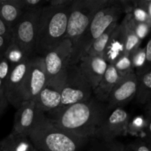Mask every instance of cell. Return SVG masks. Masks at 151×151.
<instances>
[{
    "mask_svg": "<svg viewBox=\"0 0 151 151\" xmlns=\"http://www.w3.org/2000/svg\"><path fill=\"white\" fill-rule=\"evenodd\" d=\"M106 103L91 97L58 112L48 113L47 119L55 126L82 138H94L97 128L108 114Z\"/></svg>",
    "mask_w": 151,
    "mask_h": 151,
    "instance_id": "cell-1",
    "label": "cell"
},
{
    "mask_svg": "<svg viewBox=\"0 0 151 151\" xmlns=\"http://www.w3.org/2000/svg\"><path fill=\"white\" fill-rule=\"evenodd\" d=\"M70 7L56 9L44 6L37 21L35 55H45L66 37Z\"/></svg>",
    "mask_w": 151,
    "mask_h": 151,
    "instance_id": "cell-2",
    "label": "cell"
},
{
    "mask_svg": "<svg viewBox=\"0 0 151 151\" xmlns=\"http://www.w3.org/2000/svg\"><path fill=\"white\" fill-rule=\"evenodd\" d=\"M28 138L38 151H81L90 140L60 129L47 116L32 130Z\"/></svg>",
    "mask_w": 151,
    "mask_h": 151,
    "instance_id": "cell-3",
    "label": "cell"
},
{
    "mask_svg": "<svg viewBox=\"0 0 151 151\" xmlns=\"http://www.w3.org/2000/svg\"><path fill=\"white\" fill-rule=\"evenodd\" d=\"M123 13L118 0L97 12L93 20L72 46L69 65H76L80 59L87 54L94 41L113 23L117 22Z\"/></svg>",
    "mask_w": 151,
    "mask_h": 151,
    "instance_id": "cell-4",
    "label": "cell"
},
{
    "mask_svg": "<svg viewBox=\"0 0 151 151\" xmlns=\"http://www.w3.org/2000/svg\"><path fill=\"white\" fill-rule=\"evenodd\" d=\"M115 0H75L69 9L65 38L75 44L93 20L97 12L111 5Z\"/></svg>",
    "mask_w": 151,
    "mask_h": 151,
    "instance_id": "cell-5",
    "label": "cell"
},
{
    "mask_svg": "<svg viewBox=\"0 0 151 151\" xmlns=\"http://www.w3.org/2000/svg\"><path fill=\"white\" fill-rule=\"evenodd\" d=\"M91 97L92 88L78 65H69L64 74L60 104L52 112L60 111L73 104L86 101Z\"/></svg>",
    "mask_w": 151,
    "mask_h": 151,
    "instance_id": "cell-6",
    "label": "cell"
},
{
    "mask_svg": "<svg viewBox=\"0 0 151 151\" xmlns=\"http://www.w3.org/2000/svg\"><path fill=\"white\" fill-rule=\"evenodd\" d=\"M41 9L24 11L20 20L13 28V41L29 59L35 55L37 21Z\"/></svg>",
    "mask_w": 151,
    "mask_h": 151,
    "instance_id": "cell-7",
    "label": "cell"
},
{
    "mask_svg": "<svg viewBox=\"0 0 151 151\" xmlns=\"http://www.w3.org/2000/svg\"><path fill=\"white\" fill-rule=\"evenodd\" d=\"M72 52V44L64 38L60 44L43 56L47 75V83L61 82Z\"/></svg>",
    "mask_w": 151,
    "mask_h": 151,
    "instance_id": "cell-8",
    "label": "cell"
},
{
    "mask_svg": "<svg viewBox=\"0 0 151 151\" xmlns=\"http://www.w3.org/2000/svg\"><path fill=\"white\" fill-rule=\"evenodd\" d=\"M47 83L44 58L35 55L29 59L23 84V101L34 100Z\"/></svg>",
    "mask_w": 151,
    "mask_h": 151,
    "instance_id": "cell-9",
    "label": "cell"
},
{
    "mask_svg": "<svg viewBox=\"0 0 151 151\" xmlns=\"http://www.w3.org/2000/svg\"><path fill=\"white\" fill-rule=\"evenodd\" d=\"M130 120L128 112L122 107L111 109L97 128L94 138L103 140H114L116 137L127 134Z\"/></svg>",
    "mask_w": 151,
    "mask_h": 151,
    "instance_id": "cell-10",
    "label": "cell"
},
{
    "mask_svg": "<svg viewBox=\"0 0 151 151\" xmlns=\"http://www.w3.org/2000/svg\"><path fill=\"white\" fill-rule=\"evenodd\" d=\"M46 119V114L32 100L24 101L17 109L12 132L29 137L32 130Z\"/></svg>",
    "mask_w": 151,
    "mask_h": 151,
    "instance_id": "cell-11",
    "label": "cell"
},
{
    "mask_svg": "<svg viewBox=\"0 0 151 151\" xmlns=\"http://www.w3.org/2000/svg\"><path fill=\"white\" fill-rule=\"evenodd\" d=\"M29 60H25L10 69L4 88V94L9 103L16 109L23 103V84Z\"/></svg>",
    "mask_w": 151,
    "mask_h": 151,
    "instance_id": "cell-12",
    "label": "cell"
},
{
    "mask_svg": "<svg viewBox=\"0 0 151 151\" xmlns=\"http://www.w3.org/2000/svg\"><path fill=\"white\" fill-rule=\"evenodd\" d=\"M137 86V77L135 72L121 78L115 85L108 98L107 105L109 109L122 107L135 97Z\"/></svg>",
    "mask_w": 151,
    "mask_h": 151,
    "instance_id": "cell-13",
    "label": "cell"
},
{
    "mask_svg": "<svg viewBox=\"0 0 151 151\" xmlns=\"http://www.w3.org/2000/svg\"><path fill=\"white\" fill-rule=\"evenodd\" d=\"M78 65L93 91L103 78L109 63L103 56L86 55L80 59Z\"/></svg>",
    "mask_w": 151,
    "mask_h": 151,
    "instance_id": "cell-14",
    "label": "cell"
},
{
    "mask_svg": "<svg viewBox=\"0 0 151 151\" xmlns=\"http://www.w3.org/2000/svg\"><path fill=\"white\" fill-rule=\"evenodd\" d=\"M63 81L47 83L34 100L37 107L43 113H50L59 107L61 101V89Z\"/></svg>",
    "mask_w": 151,
    "mask_h": 151,
    "instance_id": "cell-15",
    "label": "cell"
},
{
    "mask_svg": "<svg viewBox=\"0 0 151 151\" xmlns=\"http://www.w3.org/2000/svg\"><path fill=\"white\" fill-rule=\"evenodd\" d=\"M120 79L121 77L117 73L114 65L109 63L103 78L92 91L96 100L103 103H107L109 94Z\"/></svg>",
    "mask_w": 151,
    "mask_h": 151,
    "instance_id": "cell-16",
    "label": "cell"
},
{
    "mask_svg": "<svg viewBox=\"0 0 151 151\" xmlns=\"http://www.w3.org/2000/svg\"><path fill=\"white\" fill-rule=\"evenodd\" d=\"M124 50L125 38L123 29L121 24H118L106 45L103 57L108 63L113 64L116 59L124 54Z\"/></svg>",
    "mask_w": 151,
    "mask_h": 151,
    "instance_id": "cell-17",
    "label": "cell"
},
{
    "mask_svg": "<svg viewBox=\"0 0 151 151\" xmlns=\"http://www.w3.org/2000/svg\"><path fill=\"white\" fill-rule=\"evenodd\" d=\"M125 38V50L124 55H130L137 49L140 47L142 41L136 35L131 23V16L130 13L125 15V18L121 22Z\"/></svg>",
    "mask_w": 151,
    "mask_h": 151,
    "instance_id": "cell-18",
    "label": "cell"
},
{
    "mask_svg": "<svg viewBox=\"0 0 151 151\" xmlns=\"http://www.w3.org/2000/svg\"><path fill=\"white\" fill-rule=\"evenodd\" d=\"M24 11L15 5L12 0H0V18L13 29Z\"/></svg>",
    "mask_w": 151,
    "mask_h": 151,
    "instance_id": "cell-19",
    "label": "cell"
},
{
    "mask_svg": "<svg viewBox=\"0 0 151 151\" xmlns=\"http://www.w3.org/2000/svg\"><path fill=\"white\" fill-rule=\"evenodd\" d=\"M137 86L135 98L137 103L146 105L150 103L151 97V70L137 75Z\"/></svg>",
    "mask_w": 151,
    "mask_h": 151,
    "instance_id": "cell-20",
    "label": "cell"
},
{
    "mask_svg": "<svg viewBox=\"0 0 151 151\" xmlns=\"http://www.w3.org/2000/svg\"><path fill=\"white\" fill-rule=\"evenodd\" d=\"M118 25V22H115L111 24L95 41L93 42L89 50L87 52L88 55L103 56L106 45L111 36L112 33Z\"/></svg>",
    "mask_w": 151,
    "mask_h": 151,
    "instance_id": "cell-21",
    "label": "cell"
},
{
    "mask_svg": "<svg viewBox=\"0 0 151 151\" xmlns=\"http://www.w3.org/2000/svg\"><path fill=\"white\" fill-rule=\"evenodd\" d=\"M129 57L131 59L133 69L134 71H136L134 72L136 75H141L143 72L151 70V65H149L146 62L145 47L144 48L139 47L130 55Z\"/></svg>",
    "mask_w": 151,
    "mask_h": 151,
    "instance_id": "cell-22",
    "label": "cell"
},
{
    "mask_svg": "<svg viewBox=\"0 0 151 151\" xmlns=\"http://www.w3.org/2000/svg\"><path fill=\"white\" fill-rule=\"evenodd\" d=\"M88 151H125V146L117 140H103L92 138Z\"/></svg>",
    "mask_w": 151,
    "mask_h": 151,
    "instance_id": "cell-23",
    "label": "cell"
},
{
    "mask_svg": "<svg viewBox=\"0 0 151 151\" xmlns=\"http://www.w3.org/2000/svg\"><path fill=\"white\" fill-rule=\"evenodd\" d=\"M4 57L8 61L11 68L22 63V62L25 61V60H29L27 57L23 50L13 41V39H12L11 42L9 44L7 50H6Z\"/></svg>",
    "mask_w": 151,
    "mask_h": 151,
    "instance_id": "cell-24",
    "label": "cell"
},
{
    "mask_svg": "<svg viewBox=\"0 0 151 151\" xmlns=\"http://www.w3.org/2000/svg\"><path fill=\"white\" fill-rule=\"evenodd\" d=\"M113 65L121 78H123V77L129 75L131 72H134L129 55L123 54L115 60Z\"/></svg>",
    "mask_w": 151,
    "mask_h": 151,
    "instance_id": "cell-25",
    "label": "cell"
},
{
    "mask_svg": "<svg viewBox=\"0 0 151 151\" xmlns=\"http://www.w3.org/2000/svg\"><path fill=\"white\" fill-rule=\"evenodd\" d=\"M12 2L23 11L38 10L46 4L43 0H12Z\"/></svg>",
    "mask_w": 151,
    "mask_h": 151,
    "instance_id": "cell-26",
    "label": "cell"
},
{
    "mask_svg": "<svg viewBox=\"0 0 151 151\" xmlns=\"http://www.w3.org/2000/svg\"><path fill=\"white\" fill-rule=\"evenodd\" d=\"M146 121L145 116H138L131 120L128 124L127 128V133L132 134V135H137L139 133L144 132L145 129Z\"/></svg>",
    "mask_w": 151,
    "mask_h": 151,
    "instance_id": "cell-27",
    "label": "cell"
},
{
    "mask_svg": "<svg viewBox=\"0 0 151 151\" xmlns=\"http://www.w3.org/2000/svg\"><path fill=\"white\" fill-rule=\"evenodd\" d=\"M130 14L137 22L146 23L151 26V17L147 15V13L142 7L137 5L135 0H134V6Z\"/></svg>",
    "mask_w": 151,
    "mask_h": 151,
    "instance_id": "cell-28",
    "label": "cell"
},
{
    "mask_svg": "<svg viewBox=\"0 0 151 151\" xmlns=\"http://www.w3.org/2000/svg\"><path fill=\"white\" fill-rule=\"evenodd\" d=\"M131 23H132L133 28L135 31L136 35L141 41H142L150 32L151 26L146 23L137 22V21L134 20L132 16H131Z\"/></svg>",
    "mask_w": 151,
    "mask_h": 151,
    "instance_id": "cell-29",
    "label": "cell"
},
{
    "mask_svg": "<svg viewBox=\"0 0 151 151\" xmlns=\"http://www.w3.org/2000/svg\"><path fill=\"white\" fill-rule=\"evenodd\" d=\"M126 148L129 151H150V141L146 140V139H138L127 146Z\"/></svg>",
    "mask_w": 151,
    "mask_h": 151,
    "instance_id": "cell-30",
    "label": "cell"
},
{
    "mask_svg": "<svg viewBox=\"0 0 151 151\" xmlns=\"http://www.w3.org/2000/svg\"><path fill=\"white\" fill-rule=\"evenodd\" d=\"M75 0H50L46 1L45 6L56 9H64L70 7Z\"/></svg>",
    "mask_w": 151,
    "mask_h": 151,
    "instance_id": "cell-31",
    "label": "cell"
},
{
    "mask_svg": "<svg viewBox=\"0 0 151 151\" xmlns=\"http://www.w3.org/2000/svg\"><path fill=\"white\" fill-rule=\"evenodd\" d=\"M0 151H13V136L12 133L0 142Z\"/></svg>",
    "mask_w": 151,
    "mask_h": 151,
    "instance_id": "cell-32",
    "label": "cell"
},
{
    "mask_svg": "<svg viewBox=\"0 0 151 151\" xmlns=\"http://www.w3.org/2000/svg\"><path fill=\"white\" fill-rule=\"evenodd\" d=\"M0 36L13 39V29L0 18Z\"/></svg>",
    "mask_w": 151,
    "mask_h": 151,
    "instance_id": "cell-33",
    "label": "cell"
},
{
    "mask_svg": "<svg viewBox=\"0 0 151 151\" xmlns=\"http://www.w3.org/2000/svg\"><path fill=\"white\" fill-rule=\"evenodd\" d=\"M136 4L142 7L150 17H151V1L150 0H135Z\"/></svg>",
    "mask_w": 151,
    "mask_h": 151,
    "instance_id": "cell-34",
    "label": "cell"
},
{
    "mask_svg": "<svg viewBox=\"0 0 151 151\" xmlns=\"http://www.w3.org/2000/svg\"><path fill=\"white\" fill-rule=\"evenodd\" d=\"M12 39H7L4 37L0 36V57L4 56L6 50L8 47L9 44L11 42Z\"/></svg>",
    "mask_w": 151,
    "mask_h": 151,
    "instance_id": "cell-35",
    "label": "cell"
},
{
    "mask_svg": "<svg viewBox=\"0 0 151 151\" xmlns=\"http://www.w3.org/2000/svg\"><path fill=\"white\" fill-rule=\"evenodd\" d=\"M8 103V101H7L4 94V95H0V116L5 111Z\"/></svg>",
    "mask_w": 151,
    "mask_h": 151,
    "instance_id": "cell-36",
    "label": "cell"
},
{
    "mask_svg": "<svg viewBox=\"0 0 151 151\" xmlns=\"http://www.w3.org/2000/svg\"><path fill=\"white\" fill-rule=\"evenodd\" d=\"M4 88H5V83L0 79V95H4Z\"/></svg>",
    "mask_w": 151,
    "mask_h": 151,
    "instance_id": "cell-37",
    "label": "cell"
},
{
    "mask_svg": "<svg viewBox=\"0 0 151 151\" xmlns=\"http://www.w3.org/2000/svg\"><path fill=\"white\" fill-rule=\"evenodd\" d=\"M125 151H129V150H128V149H127V148H126V147H125Z\"/></svg>",
    "mask_w": 151,
    "mask_h": 151,
    "instance_id": "cell-38",
    "label": "cell"
},
{
    "mask_svg": "<svg viewBox=\"0 0 151 151\" xmlns=\"http://www.w3.org/2000/svg\"><path fill=\"white\" fill-rule=\"evenodd\" d=\"M33 151H38V150H36V149H35V148H34V150Z\"/></svg>",
    "mask_w": 151,
    "mask_h": 151,
    "instance_id": "cell-39",
    "label": "cell"
}]
</instances>
